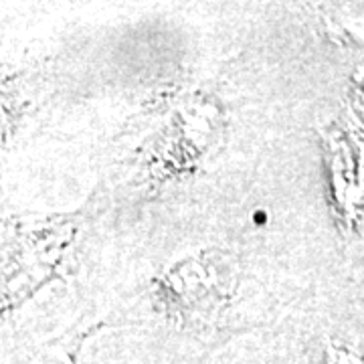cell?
Instances as JSON below:
<instances>
[{
	"label": "cell",
	"mask_w": 364,
	"mask_h": 364,
	"mask_svg": "<svg viewBox=\"0 0 364 364\" xmlns=\"http://www.w3.org/2000/svg\"><path fill=\"white\" fill-rule=\"evenodd\" d=\"M326 364H364V358L346 346H330L326 350Z\"/></svg>",
	"instance_id": "cell-1"
}]
</instances>
